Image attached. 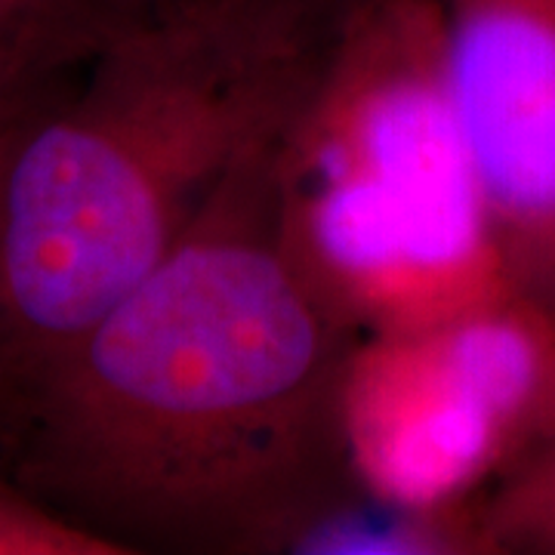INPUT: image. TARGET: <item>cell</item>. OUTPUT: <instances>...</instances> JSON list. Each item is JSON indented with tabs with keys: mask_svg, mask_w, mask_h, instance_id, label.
<instances>
[{
	"mask_svg": "<svg viewBox=\"0 0 555 555\" xmlns=\"http://www.w3.org/2000/svg\"><path fill=\"white\" fill-rule=\"evenodd\" d=\"M272 139L83 334L10 444L3 476L124 555H275L352 478L339 383L361 334L278 238Z\"/></svg>",
	"mask_w": 555,
	"mask_h": 555,
	"instance_id": "cell-1",
	"label": "cell"
},
{
	"mask_svg": "<svg viewBox=\"0 0 555 555\" xmlns=\"http://www.w3.org/2000/svg\"><path fill=\"white\" fill-rule=\"evenodd\" d=\"M324 35L192 3L112 31L0 133V473L40 386L275 137Z\"/></svg>",
	"mask_w": 555,
	"mask_h": 555,
	"instance_id": "cell-2",
	"label": "cell"
},
{
	"mask_svg": "<svg viewBox=\"0 0 555 555\" xmlns=\"http://www.w3.org/2000/svg\"><path fill=\"white\" fill-rule=\"evenodd\" d=\"M278 238L361 337L521 294L456 115L438 0H364L321 38L269 149Z\"/></svg>",
	"mask_w": 555,
	"mask_h": 555,
	"instance_id": "cell-3",
	"label": "cell"
},
{
	"mask_svg": "<svg viewBox=\"0 0 555 555\" xmlns=\"http://www.w3.org/2000/svg\"><path fill=\"white\" fill-rule=\"evenodd\" d=\"M555 423V312L513 294L436 327L367 334L339 383L349 476L374 494L478 503Z\"/></svg>",
	"mask_w": 555,
	"mask_h": 555,
	"instance_id": "cell-4",
	"label": "cell"
},
{
	"mask_svg": "<svg viewBox=\"0 0 555 555\" xmlns=\"http://www.w3.org/2000/svg\"><path fill=\"white\" fill-rule=\"evenodd\" d=\"M456 115L521 294L555 309V0H438Z\"/></svg>",
	"mask_w": 555,
	"mask_h": 555,
	"instance_id": "cell-5",
	"label": "cell"
},
{
	"mask_svg": "<svg viewBox=\"0 0 555 555\" xmlns=\"http://www.w3.org/2000/svg\"><path fill=\"white\" fill-rule=\"evenodd\" d=\"M275 555H496L485 500L423 506L361 488L356 478L321 496L281 534Z\"/></svg>",
	"mask_w": 555,
	"mask_h": 555,
	"instance_id": "cell-6",
	"label": "cell"
},
{
	"mask_svg": "<svg viewBox=\"0 0 555 555\" xmlns=\"http://www.w3.org/2000/svg\"><path fill=\"white\" fill-rule=\"evenodd\" d=\"M118 31L96 0H0V133Z\"/></svg>",
	"mask_w": 555,
	"mask_h": 555,
	"instance_id": "cell-7",
	"label": "cell"
},
{
	"mask_svg": "<svg viewBox=\"0 0 555 555\" xmlns=\"http://www.w3.org/2000/svg\"><path fill=\"white\" fill-rule=\"evenodd\" d=\"M496 555H555V423L485 494Z\"/></svg>",
	"mask_w": 555,
	"mask_h": 555,
	"instance_id": "cell-8",
	"label": "cell"
},
{
	"mask_svg": "<svg viewBox=\"0 0 555 555\" xmlns=\"http://www.w3.org/2000/svg\"><path fill=\"white\" fill-rule=\"evenodd\" d=\"M0 555H124L105 537L68 521L0 473Z\"/></svg>",
	"mask_w": 555,
	"mask_h": 555,
	"instance_id": "cell-9",
	"label": "cell"
},
{
	"mask_svg": "<svg viewBox=\"0 0 555 555\" xmlns=\"http://www.w3.org/2000/svg\"><path fill=\"white\" fill-rule=\"evenodd\" d=\"M259 7L281 13L287 20L299 22L306 28H312L318 35L331 31L352 7L364 3V0H257Z\"/></svg>",
	"mask_w": 555,
	"mask_h": 555,
	"instance_id": "cell-10",
	"label": "cell"
},
{
	"mask_svg": "<svg viewBox=\"0 0 555 555\" xmlns=\"http://www.w3.org/2000/svg\"><path fill=\"white\" fill-rule=\"evenodd\" d=\"M96 3H100L102 13L112 20L115 28H124V25L158 20V16L177 13L182 7L204 3V0H96Z\"/></svg>",
	"mask_w": 555,
	"mask_h": 555,
	"instance_id": "cell-11",
	"label": "cell"
},
{
	"mask_svg": "<svg viewBox=\"0 0 555 555\" xmlns=\"http://www.w3.org/2000/svg\"><path fill=\"white\" fill-rule=\"evenodd\" d=\"M553 312H555V309H553Z\"/></svg>",
	"mask_w": 555,
	"mask_h": 555,
	"instance_id": "cell-12",
	"label": "cell"
}]
</instances>
